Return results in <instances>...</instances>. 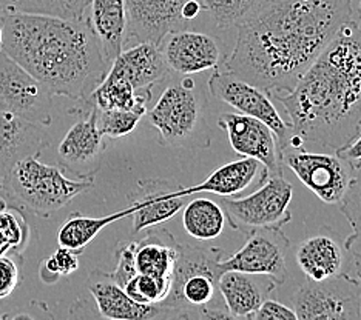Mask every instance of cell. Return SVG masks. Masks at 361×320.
Listing matches in <instances>:
<instances>
[{
    "instance_id": "4",
    "label": "cell",
    "mask_w": 361,
    "mask_h": 320,
    "mask_svg": "<svg viewBox=\"0 0 361 320\" xmlns=\"http://www.w3.org/2000/svg\"><path fill=\"white\" fill-rule=\"evenodd\" d=\"M93 186V179H68L61 168L45 165L37 155L19 162L2 177L4 191L40 217L51 216Z\"/></svg>"
},
{
    "instance_id": "12",
    "label": "cell",
    "mask_w": 361,
    "mask_h": 320,
    "mask_svg": "<svg viewBox=\"0 0 361 320\" xmlns=\"http://www.w3.org/2000/svg\"><path fill=\"white\" fill-rule=\"evenodd\" d=\"M329 282L306 281L298 286L292 297L298 320H361V295L357 285L344 288Z\"/></svg>"
},
{
    "instance_id": "24",
    "label": "cell",
    "mask_w": 361,
    "mask_h": 320,
    "mask_svg": "<svg viewBox=\"0 0 361 320\" xmlns=\"http://www.w3.org/2000/svg\"><path fill=\"white\" fill-rule=\"evenodd\" d=\"M258 177L261 180L269 177L264 167L255 159L243 158L212 171L204 182L185 188V193L187 196H193L196 193H213L221 197H232L247 190Z\"/></svg>"
},
{
    "instance_id": "7",
    "label": "cell",
    "mask_w": 361,
    "mask_h": 320,
    "mask_svg": "<svg viewBox=\"0 0 361 320\" xmlns=\"http://www.w3.org/2000/svg\"><path fill=\"white\" fill-rule=\"evenodd\" d=\"M204 101L190 77L170 85L147 111L149 125L159 134V142L169 146H184L195 136L202 122Z\"/></svg>"
},
{
    "instance_id": "16",
    "label": "cell",
    "mask_w": 361,
    "mask_h": 320,
    "mask_svg": "<svg viewBox=\"0 0 361 320\" xmlns=\"http://www.w3.org/2000/svg\"><path fill=\"white\" fill-rule=\"evenodd\" d=\"M85 119L76 122L57 148L61 165L75 172L82 180L93 179L101 168V159L105 151L104 136L97 127V111L94 106H87Z\"/></svg>"
},
{
    "instance_id": "14",
    "label": "cell",
    "mask_w": 361,
    "mask_h": 320,
    "mask_svg": "<svg viewBox=\"0 0 361 320\" xmlns=\"http://www.w3.org/2000/svg\"><path fill=\"white\" fill-rule=\"evenodd\" d=\"M218 127L226 131L228 142L236 154L258 160L267 171L269 177L283 176V163L276 137L267 125L240 113H228L218 119Z\"/></svg>"
},
{
    "instance_id": "9",
    "label": "cell",
    "mask_w": 361,
    "mask_h": 320,
    "mask_svg": "<svg viewBox=\"0 0 361 320\" xmlns=\"http://www.w3.org/2000/svg\"><path fill=\"white\" fill-rule=\"evenodd\" d=\"M53 97L50 89L0 49V111L48 127Z\"/></svg>"
},
{
    "instance_id": "37",
    "label": "cell",
    "mask_w": 361,
    "mask_h": 320,
    "mask_svg": "<svg viewBox=\"0 0 361 320\" xmlns=\"http://www.w3.org/2000/svg\"><path fill=\"white\" fill-rule=\"evenodd\" d=\"M19 268L16 262L8 256H0V299H6L8 295L18 288L19 285Z\"/></svg>"
},
{
    "instance_id": "40",
    "label": "cell",
    "mask_w": 361,
    "mask_h": 320,
    "mask_svg": "<svg viewBox=\"0 0 361 320\" xmlns=\"http://www.w3.org/2000/svg\"><path fill=\"white\" fill-rule=\"evenodd\" d=\"M6 320H54V317L44 302H32L30 307L6 317Z\"/></svg>"
},
{
    "instance_id": "43",
    "label": "cell",
    "mask_w": 361,
    "mask_h": 320,
    "mask_svg": "<svg viewBox=\"0 0 361 320\" xmlns=\"http://www.w3.org/2000/svg\"><path fill=\"white\" fill-rule=\"evenodd\" d=\"M166 320H190V319H188V314L185 311H179V313H173L171 316H169Z\"/></svg>"
},
{
    "instance_id": "10",
    "label": "cell",
    "mask_w": 361,
    "mask_h": 320,
    "mask_svg": "<svg viewBox=\"0 0 361 320\" xmlns=\"http://www.w3.org/2000/svg\"><path fill=\"white\" fill-rule=\"evenodd\" d=\"M281 163L324 203L338 205L349 190L352 169L336 154L289 148L281 154Z\"/></svg>"
},
{
    "instance_id": "39",
    "label": "cell",
    "mask_w": 361,
    "mask_h": 320,
    "mask_svg": "<svg viewBox=\"0 0 361 320\" xmlns=\"http://www.w3.org/2000/svg\"><path fill=\"white\" fill-rule=\"evenodd\" d=\"M67 320H111L97 311L94 302L90 297H79L71 303Z\"/></svg>"
},
{
    "instance_id": "26",
    "label": "cell",
    "mask_w": 361,
    "mask_h": 320,
    "mask_svg": "<svg viewBox=\"0 0 361 320\" xmlns=\"http://www.w3.org/2000/svg\"><path fill=\"white\" fill-rule=\"evenodd\" d=\"M153 91H137L127 80L106 72L87 101L85 106H94L96 110H124V111H141L147 114V105L152 101Z\"/></svg>"
},
{
    "instance_id": "35",
    "label": "cell",
    "mask_w": 361,
    "mask_h": 320,
    "mask_svg": "<svg viewBox=\"0 0 361 320\" xmlns=\"http://www.w3.org/2000/svg\"><path fill=\"white\" fill-rule=\"evenodd\" d=\"M78 256V252L59 246L53 252V256L48 257L42 264V268H40V277H42V281L45 283H54L61 277L75 273L79 268Z\"/></svg>"
},
{
    "instance_id": "13",
    "label": "cell",
    "mask_w": 361,
    "mask_h": 320,
    "mask_svg": "<svg viewBox=\"0 0 361 320\" xmlns=\"http://www.w3.org/2000/svg\"><path fill=\"white\" fill-rule=\"evenodd\" d=\"M192 0H126L127 44L161 46L171 32L184 28V8Z\"/></svg>"
},
{
    "instance_id": "42",
    "label": "cell",
    "mask_w": 361,
    "mask_h": 320,
    "mask_svg": "<svg viewBox=\"0 0 361 320\" xmlns=\"http://www.w3.org/2000/svg\"><path fill=\"white\" fill-rule=\"evenodd\" d=\"M200 320H252L249 317H240L231 313L226 307L221 308L218 305H206L200 308Z\"/></svg>"
},
{
    "instance_id": "44",
    "label": "cell",
    "mask_w": 361,
    "mask_h": 320,
    "mask_svg": "<svg viewBox=\"0 0 361 320\" xmlns=\"http://www.w3.org/2000/svg\"><path fill=\"white\" fill-rule=\"evenodd\" d=\"M2 40H4V30H2V23H0V49H2Z\"/></svg>"
},
{
    "instance_id": "32",
    "label": "cell",
    "mask_w": 361,
    "mask_h": 320,
    "mask_svg": "<svg viewBox=\"0 0 361 320\" xmlns=\"http://www.w3.org/2000/svg\"><path fill=\"white\" fill-rule=\"evenodd\" d=\"M30 237V226L13 211H8L6 202L0 197V256L10 252L20 254L25 250Z\"/></svg>"
},
{
    "instance_id": "31",
    "label": "cell",
    "mask_w": 361,
    "mask_h": 320,
    "mask_svg": "<svg viewBox=\"0 0 361 320\" xmlns=\"http://www.w3.org/2000/svg\"><path fill=\"white\" fill-rule=\"evenodd\" d=\"M218 30L240 27L258 14L269 0H200Z\"/></svg>"
},
{
    "instance_id": "46",
    "label": "cell",
    "mask_w": 361,
    "mask_h": 320,
    "mask_svg": "<svg viewBox=\"0 0 361 320\" xmlns=\"http://www.w3.org/2000/svg\"><path fill=\"white\" fill-rule=\"evenodd\" d=\"M6 317L8 316H5V314H0V320H6Z\"/></svg>"
},
{
    "instance_id": "19",
    "label": "cell",
    "mask_w": 361,
    "mask_h": 320,
    "mask_svg": "<svg viewBox=\"0 0 361 320\" xmlns=\"http://www.w3.org/2000/svg\"><path fill=\"white\" fill-rule=\"evenodd\" d=\"M48 145L44 127L0 111V177Z\"/></svg>"
},
{
    "instance_id": "41",
    "label": "cell",
    "mask_w": 361,
    "mask_h": 320,
    "mask_svg": "<svg viewBox=\"0 0 361 320\" xmlns=\"http://www.w3.org/2000/svg\"><path fill=\"white\" fill-rule=\"evenodd\" d=\"M338 158L348 163L350 169H357L361 167V133L354 139V141L349 142L346 146L341 148L340 151L335 153Z\"/></svg>"
},
{
    "instance_id": "23",
    "label": "cell",
    "mask_w": 361,
    "mask_h": 320,
    "mask_svg": "<svg viewBox=\"0 0 361 320\" xmlns=\"http://www.w3.org/2000/svg\"><path fill=\"white\" fill-rule=\"evenodd\" d=\"M88 10L90 25L99 40L105 60L111 67L127 44L126 0H92Z\"/></svg>"
},
{
    "instance_id": "27",
    "label": "cell",
    "mask_w": 361,
    "mask_h": 320,
    "mask_svg": "<svg viewBox=\"0 0 361 320\" xmlns=\"http://www.w3.org/2000/svg\"><path fill=\"white\" fill-rule=\"evenodd\" d=\"M133 208L127 207L126 210L113 212V215L104 217H87L80 212H73L68 219L63 222V225L57 231V243L62 248H67L80 254L85 250V246L99 234L105 226H109L113 222H118L124 217L131 216Z\"/></svg>"
},
{
    "instance_id": "33",
    "label": "cell",
    "mask_w": 361,
    "mask_h": 320,
    "mask_svg": "<svg viewBox=\"0 0 361 320\" xmlns=\"http://www.w3.org/2000/svg\"><path fill=\"white\" fill-rule=\"evenodd\" d=\"M171 281L169 279L136 274L126 283L124 291L128 297L142 305H161L170 293Z\"/></svg>"
},
{
    "instance_id": "28",
    "label": "cell",
    "mask_w": 361,
    "mask_h": 320,
    "mask_svg": "<svg viewBox=\"0 0 361 320\" xmlns=\"http://www.w3.org/2000/svg\"><path fill=\"white\" fill-rule=\"evenodd\" d=\"M338 207L352 228V234L344 241V251L350 256V264L355 273L354 279L361 283V167L352 169L349 190Z\"/></svg>"
},
{
    "instance_id": "34",
    "label": "cell",
    "mask_w": 361,
    "mask_h": 320,
    "mask_svg": "<svg viewBox=\"0 0 361 320\" xmlns=\"http://www.w3.org/2000/svg\"><path fill=\"white\" fill-rule=\"evenodd\" d=\"M97 111V127L105 137H126L135 131L139 122L145 116L141 111H124V110H105Z\"/></svg>"
},
{
    "instance_id": "3",
    "label": "cell",
    "mask_w": 361,
    "mask_h": 320,
    "mask_svg": "<svg viewBox=\"0 0 361 320\" xmlns=\"http://www.w3.org/2000/svg\"><path fill=\"white\" fill-rule=\"evenodd\" d=\"M0 23L2 51L53 96L85 102L110 70L88 15L0 14Z\"/></svg>"
},
{
    "instance_id": "6",
    "label": "cell",
    "mask_w": 361,
    "mask_h": 320,
    "mask_svg": "<svg viewBox=\"0 0 361 320\" xmlns=\"http://www.w3.org/2000/svg\"><path fill=\"white\" fill-rule=\"evenodd\" d=\"M293 186L284 176L267 177L255 193L231 199L221 197L226 222L235 231L249 237L259 229H283L292 220L289 210Z\"/></svg>"
},
{
    "instance_id": "18",
    "label": "cell",
    "mask_w": 361,
    "mask_h": 320,
    "mask_svg": "<svg viewBox=\"0 0 361 320\" xmlns=\"http://www.w3.org/2000/svg\"><path fill=\"white\" fill-rule=\"evenodd\" d=\"M88 291L99 313L111 320H166L175 311L161 305H142L128 297L122 286L113 281L110 273L94 269L87 281ZM179 313V311H178Z\"/></svg>"
},
{
    "instance_id": "5",
    "label": "cell",
    "mask_w": 361,
    "mask_h": 320,
    "mask_svg": "<svg viewBox=\"0 0 361 320\" xmlns=\"http://www.w3.org/2000/svg\"><path fill=\"white\" fill-rule=\"evenodd\" d=\"M224 251L215 246L180 245L176 264L171 271V286L167 299L161 303L170 311L206 307L215 299L218 281L223 276L219 264Z\"/></svg>"
},
{
    "instance_id": "8",
    "label": "cell",
    "mask_w": 361,
    "mask_h": 320,
    "mask_svg": "<svg viewBox=\"0 0 361 320\" xmlns=\"http://www.w3.org/2000/svg\"><path fill=\"white\" fill-rule=\"evenodd\" d=\"M209 91L218 101L231 105L232 108L240 111V114L257 119L272 129L281 158V154L289 146L292 129L289 123L281 117V114L275 108L272 97L258 87L233 76L231 72L219 71L210 76Z\"/></svg>"
},
{
    "instance_id": "45",
    "label": "cell",
    "mask_w": 361,
    "mask_h": 320,
    "mask_svg": "<svg viewBox=\"0 0 361 320\" xmlns=\"http://www.w3.org/2000/svg\"><path fill=\"white\" fill-rule=\"evenodd\" d=\"M357 19H358V20H361V4H360V6H358V13H357Z\"/></svg>"
},
{
    "instance_id": "38",
    "label": "cell",
    "mask_w": 361,
    "mask_h": 320,
    "mask_svg": "<svg viewBox=\"0 0 361 320\" xmlns=\"http://www.w3.org/2000/svg\"><path fill=\"white\" fill-rule=\"evenodd\" d=\"M252 320H298L293 308H289L284 303L267 299L255 314L250 317Z\"/></svg>"
},
{
    "instance_id": "30",
    "label": "cell",
    "mask_w": 361,
    "mask_h": 320,
    "mask_svg": "<svg viewBox=\"0 0 361 320\" xmlns=\"http://www.w3.org/2000/svg\"><path fill=\"white\" fill-rule=\"evenodd\" d=\"M92 0H0V14H36L59 19L84 18Z\"/></svg>"
},
{
    "instance_id": "1",
    "label": "cell",
    "mask_w": 361,
    "mask_h": 320,
    "mask_svg": "<svg viewBox=\"0 0 361 320\" xmlns=\"http://www.w3.org/2000/svg\"><path fill=\"white\" fill-rule=\"evenodd\" d=\"M352 18V0H269L238 27L227 72L270 97L289 93Z\"/></svg>"
},
{
    "instance_id": "2",
    "label": "cell",
    "mask_w": 361,
    "mask_h": 320,
    "mask_svg": "<svg viewBox=\"0 0 361 320\" xmlns=\"http://www.w3.org/2000/svg\"><path fill=\"white\" fill-rule=\"evenodd\" d=\"M289 117L287 150L340 151L361 133V20L352 18L292 91L275 96Z\"/></svg>"
},
{
    "instance_id": "15",
    "label": "cell",
    "mask_w": 361,
    "mask_h": 320,
    "mask_svg": "<svg viewBox=\"0 0 361 320\" xmlns=\"http://www.w3.org/2000/svg\"><path fill=\"white\" fill-rule=\"evenodd\" d=\"M133 208V233L137 234L153 226H159L183 210L185 205V188L164 179H145L137 184L131 194Z\"/></svg>"
},
{
    "instance_id": "25",
    "label": "cell",
    "mask_w": 361,
    "mask_h": 320,
    "mask_svg": "<svg viewBox=\"0 0 361 320\" xmlns=\"http://www.w3.org/2000/svg\"><path fill=\"white\" fill-rule=\"evenodd\" d=\"M179 243L167 228L153 226L144 239L136 242V273L171 281Z\"/></svg>"
},
{
    "instance_id": "11",
    "label": "cell",
    "mask_w": 361,
    "mask_h": 320,
    "mask_svg": "<svg viewBox=\"0 0 361 320\" xmlns=\"http://www.w3.org/2000/svg\"><path fill=\"white\" fill-rule=\"evenodd\" d=\"M290 241L283 229H259L247 237L241 250L223 260L219 268L238 273L266 276L278 285L287 279V252Z\"/></svg>"
},
{
    "instance_id": "21",
    "label": "cell",
    "mask_w": 361,
    "mask_h": 320,
    "mask_svg": "<svg viewBox=\"0 0 361 320\" xmlns=\"http://www.w3.org/2000/svg\"><path fill=\"white\" fill-rule=\"evenodd\" d=\"M109 72L136 88L137 91H153V87L167 77L170 72L159 46L153 44H136L122 51Z\"/></svg>"
},
{
    "instance_id": "29",
    "label": "cell",
    "mask_w": 361,
    "mask_h": 320,
    "mask_svg": "<svg viewBox=\"0 0 361 320\" xmlns=\"http://www.w3.org/2000/svg\"><path fill=\"white\" fill-rule=\"evenodd\" d=\"M184 229L198 241H213L223 233L226 216L223 208L210 199H195L185 205Z\"/></svg>"
},
{
    "instance_id": "22",
    "label": "cell",
    "mask_w": 361,
    "mask_h": 320,
    "mask_svg": "<svg viewBox=\"0 0 361 320\" xmlns=\"http://www.w3.org/2000/svg\"><path fill=\"white\" fill-rule=\"evenodd\" d=\"M276 288V283L266 276H255L226 271L218 281V290L226 308L240 317H252Z\"/></svg>"
},
{
    "instance_id": "36",
    "label": "cell",
    "mask_w": 361,
    "mask_h": 320,
    "mask_svg": "<svg viewBox=\"0 0 361 320\" xmlns=\"http://www.w3.org/2000/svg\"><path fill=\"white\" fill-rule=\"evenodd\" d=\"M114 257H116V267L111 271L113 281L124 288L126 283L133 279L136 273V242L124 241L116 245L114 250Z\"/></svg>"
},
{
    "instance_id": "17",
    "label": "cell",
    "mask_w": 361,
    "mask_h": 320,
    "mask_svg": "<svg viewBox=\"0 0 361 320\" xmlns=\"http://www.w3.org/2000/svg\"><path fill=\"white\" fill-rule=\"evenodd\" d=\"M159 48L169 71L180 76L215 70L223 57L216 39L198 31L171 32Z\"/></svg>"
},
{
    "instance_id": "20",
    "label": "cell",
    "mask_w": 361,
    "mask_h": 320,
    "mask_svg": "<svg viewBox=\"0 0 361 320\" xmlns=\"http://www.w3.org/2000/svg\"><path fill=\"white\" fill-rule=\"evenodd\" d=\"M344 246L332 234L319 233L302 241L297 248V265L307 281L323 283L340 277L344 281Z\"/></svg>"
}]
</instances>
